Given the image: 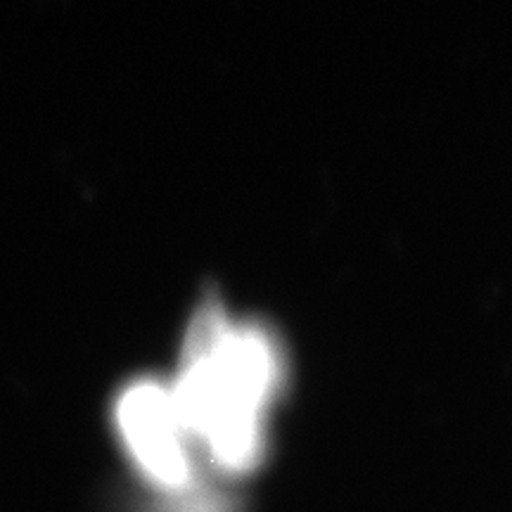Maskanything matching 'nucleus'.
Masks as SVG:
<instances>
[{"label":"nucleus","instance_id":"obj_2","mask_svg":"<svg viewBox=\"0 0 512 512\" xmlns=\"http://www.w3.org/2000/svg\"><path fill=\"white\" fill-rule=\"evenodd\" d=\"M114 427L138 475L152 489L178 491L200 482V453L171 382L145 377L121 389L114 403Z\"/></svg>","mask_w":512,"mask_h":512},{"label":"nucleus","instance_id":"obj_1","mask_svg":"<svg viewBox=\"0 0 512 512\" xmlns=\"http://www.w3.org/2000/svg\"><path fill=\"white\" fill-rule=\"evenodd\" d=\"M285 351L254 320H235L216 297L192 313L181 368L171 382L197 453L223 477L264 463L268 411L283 394Z\"/></svg>","mask_w":512,"mask_h":512},{"label":"nucleus","instance_id":"obj_3","mask_svg":"<svg viewBox=\"0 0 512 512\" xmlns=\"http://www.w3.org/2000/svg\"><path fill=\"white\" fill-rule=\"evenodd\" d=\"M143 512H238V503L230 494L195 482L178 491H157Z\"/></svg>","mask_w":512,"mask_h":512}]
</instances>
